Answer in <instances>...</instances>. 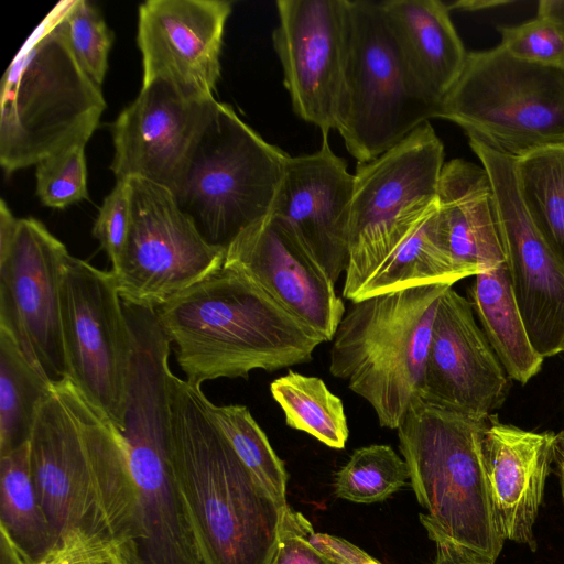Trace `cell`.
<instances>
[{"mask_svg": "<svg viewBox=\"0 0 564 564\" xmlns=\"http://www.w3.org/2000/svg\"><path fill=\"white\" fill-rule=\"evenodd\" d=\"M30 463L55 547L100 550L141 541L124 440L69 378L53 383L40 406Z\"/></svg>", "mask_w": 564, "mask_h": 564, "instance_id": "6da1fadb", "label": "cell"}, {"mask_svg": "<svg viewBox=\"0 0 564 564\" xmlns=\"http://www.w3.org/2000/svg\"><path fill=\"white\" fill-rule=\"evenodd\" d=\"M199 387L173 377L171 466L203 564H270L289 505L238 457Z\"/></svg>", "mask_w": 564, "mask_h": 564, "instance_id": "7a4b0ae2", "label": "cell"}, {"mask_svg": "<svg viewBox=\"0 0 564 564\" xmlns=\"http://www.w3.org/2000/svg\"><path fill=\"white\" fill-rule=\"evenodd\" d=\"M175 345L176 361L195 387L245 378L312 360L325 339L243 273L223 267L154 308Z\"/></svg>", "mask_w": 564, "mask_h": 564, "instance_id": "3957f363", "label": "cell"}, {"mask_svg": "<svg viewBox=\"0 0 564 564\" xmlns=\"http://www.w3.org/2000/svg\"><path fill=\"white\" fill-rule=\"evenodd\" d=\"M59 4L7 68L0 90V163L10 174L84 145L106 107L58 29Z\"/></svg>", "mask_w": 564, "mask_h": 564, "instance_id": "277c9868", "label": "cell"}, {"mask_svg": "<svg viewBox=\"0 0 564 564\" xmlns=\"http://www.w3.org/2000/svg\"><path fill=\"white\" fill-rule=\"evenodd\" d=\"M451 286L430 284L356 301L338 324L329 371L371 405L383 427L397 430L420 394L437 305Z\"/></svg>", "mask_w": 564, "mask_h": 564, "instance_id": "5b68a950", "label": "cell"}, {"mask_svg": "<svg viewBox=\"0 0 564 564\" xmlns=\"http://www.w3.org/2000/svg\"><path fill=\"white\" fill-rule=\"evenodd\" d=\"M488 419L415 398L398 426L417 502L445 535L496 562L505 539L491 510L482 441Z\"/></svg>", "mask_w": 564, "mask_h": 564, "instance_id": "8992f818", "label": "cell"}, {"mask_svg": "<svg viewBox=\"0 0 564 564\" xmlns=\"http://www.w3.org/2000/svg\"><path fill=\"white\" fill-rule=\"evenodd\" d=\"M289 158L216 101L170 191L203 238L227 249L271 214Z\"/></svg>", "mask_w": 564, "mask_h": 564, "instance_id": "52a82bcc", "label": "cell"}, {"mask_svg": "<svg viewBox=\"0 0 564 564\" xmlns=\"http://www.w3.org/2000/svg\"><path fill=\"white\" fill-rule=\"evenodd\" d=\"M436 118L513 159L564 145V68L516 58L500 45L468 52Z\"/></svg>", "mask_w": 564, "mask_h": 564, "instance_id": "ba28073f", "label": "cell"}, {"mask_svg": "<svg viewBox=\"0 0 564 564\" xmlns=\"http://www.w3.org/2000/svg\"><path fill=\"white\" fill-rule=\"evenodd\" d=\"M438 107L413 75L381 2L348 0L336 127L348 152L373 160L436 118Z\"/></svg>", "mask_w": 564, "mask_h": 564, "instance_id": "9c48e42d", "label": "cell"}, {"mask_svg": "<svg viewBox=\"0 0 564 564\" xmlns=\"http://www.w3.org/2000/svg\"><path fill=\"white\" fill-rule=\"evenodd\" d=\"M444 164L443 143L429 122L376 159L358 162L345 280L381 259L432 209Z\"/></svg>", "mask_w": 564, "mask_h": 564, "instance_id": "30bf717a", "label": "cell"}, {"mask_svg": "<svg viewBox=\"0 0 564 564\" xmlns=\"http://www.w3.org/2000/svg\"><path fill=\"white\" fill-rule=\"evenodd\" d=\"M61 318L68 378L120 431L131 336L113 272L68 254Z\"/></svg>", "mask_w": 564, "mask_h": 564, "instance_id": "8fae6325", "label": "cell"}, {"mask_svg": "<svg viewBox=\"0 0 564 564\" xmlns=\"http://www.w3.org/2000/svg\"><path fill=\"white\" fill-rule=\"evenodd\" d=\"M131 228L115 274L123 302L156 308L224 267L226 249L208 243L172 192L129 178Z\"/></svg>", "mask_w": 564, "mask_h": 564, "instance_id": "7c38bea8", "label": "cell"}, {"mask_svg": "<svg viewBox=\"0 0 564 564\" xmlns=\"http://www.w3.org/2000/svg\"><path fill=\"white\" fill-rule=\"evenodd\" d=\"M68 251L34 218L19 219L0 254V328L52 383L68 378L61 318V286Z\"/></svg>", "mask_w": 564, "mask_h": 564, "instance_id": "4fadbf2b", "label": "cell"}, {"mask_svg": "<svg viewBox=\"0 0 564 564\" xmlns=\"http://www.w3.org/2000/svg\"><path fill=\"white\" fill-rule=\"evenodd\" d=\"M468 143L492 184L510 281L530 341L543 359L555 356L564 351V267L523 205L516 159Z\"/></svg>", "mask_w": 564, "mask_h": 564, "instance_id": "5bb4252c", "label": "cell"}, {"mask_svg": "<svg viewBox=\"0 0 564 564\" xmlns=\"http://www.w3.org/2000/svg\"><path fill=\"white\" fill-rule=\"evenodd\" d=\"M273 46L293 111L327 135L337 127L348 0H279Z\"/></svg>", "mask_w": 564, "mask_h": 564, "instance_id": "9a60e30c", "label": "cell"}, {"mask_svg": "<svg viewBox=\"0 0 564 564\" xmlns=\"http://www.w3.org/2000/svg\"><path fill=\"white\" fill-rule=\"evenodd\" d=\"M225 267L257 283L283 308L330 341L345 314L335 282L294 231L269 215L228 246Z\"/></svg>", "mask_w": 564, "mask_h": 564, "instance_id": "2e32d148", "label": "cell"}, {"mask_svg": "<svg viewBox=\"0 0 564 564\" xmlns=\"http://www.w3.org/2000/svg\"><path fill=\"white\" fill-rule=\"evenodd\" d=\"M506 371L476 323L471 303L452 286L434 317L419 398L475 419H488L508 393Z\"/></svg>", "mask_w": 564, "mask_h": 564, "instance_id": "e0dca14e", "label": "cell"}, {"mask_svg": "<svg viewBox=\"0 0 564 564\" xmlns=\"http://www.w3.org/2000/svg\"><path fill=\"white\" fill-rule=\"evenodd\" d=\"M231 3L225 0H148L139 8L143 84L161 78L185 95L214 98Z\"/></svg>", "mask_w": 564, "mask_h": 564, "instance_id": "ac0fdd59", "label": "cell"}, {"mask_svg": "<svg viewBox=\"0 0 564 564\" xmlns=\"http://www.w3.org/2000/svg\"><path fill=\"white\" fill-rule=\"evenodd\" d=\"M216 101L188 97L166 79L143 84L112 126L117 181L140 177L171 189Z\"/></svg>", "mask_w": 564, "mask_h": 564, "instance_id": "d6986e66", "label": "cell"}, {"mask_svg": "<svg viewBox=\"0 0 564 564\" xmlns=\"http://www.w3.org/2000/svg\"><path fill=\"white\" fill-rule=\"evenodd\" d=\"M352 193L354 174L323 135L316 152L290 155L271 209L334 282L348 265Z\"/></svg>", "mask_w": 564, "mask_h": 564, "instance_id": "ffe728a7", "label": "cell"}, {"mask_svg": "<svg viewBox=\"0 0 564 564\" xmlns=\"http://www.w3.org/2000/svg\"><path fill=\"white\" fill-rule=\"evenodd\" d=\"M556 434L532 432L488 417L482 451L489 499L506 540L536 550L533 528L554 459Z\"/></svg>", "mask_w": 564, "mask_h": 564, "instance_id": "44dd1931", "label": "cell"}, {"mask_svg": "<svg viewBox=\"0 0 564 564\" xmlns=\"http://www.w3.org/2000/svg\"><path fill=\"white\" fill-rule=\"evenodd\" d=\"M435 224L444 250L471 275L506 262L494 188L482 165L463 159L444 164Z\"/></svg>", "mask_w": 564, "mask_h": 564, "instance_id": "7402d4cb", "label": "cell"}, {"mask_svg": "<svg viewBox=\"0 0 564 564\" xmlns=\"http://www.w3.org/2000/svg\"><path fill=\"white\" fill-rule=\"evenodd\" d=\"M381 4L413 75L441 104L468 54L448 7L438 0H388Z\"/></svg>", "mask_w": 564, "mask_h": 564, "instance_id": "603a6c76", "label": "cell"}, {"mask_svg": "<svg viewBox=\"0 0 564 564\" xmlns=\"http://www.w3.org/2000/svg\"><path fill=\"white\" fill-rule=\"evenodd\" d=\"M436 204L389 252L357 276L345 280L343 295L351 302L416 286L471 276L442 247L435 224Z\"/></svg>", "mask_w": 564, "mask_h": 564, "instance_id": "cb8c5ba5", "label": "cell"}, {"mask_svg": "<svg viewBox=\"0 0 564 564\" xmlns=\"http://www.w3.org/2000/svg\"><path fill=\"white\" fill-rule=\"evenodd\" d=\"M470 289L476 312L507 376L525 384L540 371L543 358L533 348L512 290L507 262L475 275Z\"/></svg>", "mask_w": 564, "mask_h": 564, "instance_id": "d4e9b609", "label": "cell"}, {"mask_svg": "<svg viewBox=\"0 0 564 564\" xmlns=\"http://www.w3.org/2000/svg\"><path fill=\"white\" fill-rule=\"evenodd\" d=\"M0 530L32 560L56 546L33 482L30 442L0 455Z\"/></svg>", "mask_w": 564, "mask_h": 564, "instance_id": "484cf974", "label": "cell"}, {"mask_svg": "<svg viewBox=\"0 0 564 564\" xmlns=\"http://www.w3.org/2000/svg\"><path fill=\"white\" fill-rule=\"evenodd\" d=\"M53 383L0 328V455L31 440L36 416Z\"/></svg>", "mask_w": 564, "mask_h": 564, "instance_id": "4316f807", "label": "cell"}, {"mask_svg": "<svg viewBox=\"0 0 564 564\" xmlns=\"http://www.w3.org/2000/svg\"><path fill=\"white\" fill-rule=\"evenodd\" d=\"M516 176L528 214L564 267V145L516 159Z\"/></svg>", "mask_w": 564, "mask_h": 564, "instance_id": "83f0119b", "label": "cell"}, {"mask_svg": "<svg viewBox=\"0 0 564 564\" xmlns=\"http://www.w3.org/2000/svg\"><path fill=\"white\" fill-rule=\"evenodd\" d=\"M270 391L290 427L328 447H345L349 429L343 402L322 379L289 370L271 382Z\"/></svg>", "mask_w": 564, "mask_h": 564, "instance_id": "f1b7e54d", "label": "cell"}, {"mask_svg": "<svg viewBox=\"0 0 564 564\" xmlns=\"http://www.w3.org/2000/svg\"><path fill=\"white\" fill-rule=\"evenodd\" d=\"M208 408L241 462L274 498L288 505V474L284 463L273 451L248 408L240 404L216 405L210 401Z\"/></svg>", "mask_w": 564, "mask_h": 564, "instance_id": "f546056e", "label": "cell"}, {"mask_svg": "<svg viewBox=\"0 0 564 564\" xmlns=\"http://www.w3.org/2000/svg\"><path fill=\"white\" fill-rule=\"evenodd\" d=\"M410 479L409 469L388 445H370L356 449L335 475L337 497L357 503L386 500Z\"/></svg>", "mask_w": 564, "mask_h": 564, "instance_id": "4dcf8cb0", "label": "cell"}, {"mask_svg": "<svg viewBox=\"0 0 564 564\" xmlns=\"http://www.w3.org/2000/svg\"><path fill=\"white\" fill-rule=\"evenodd\" d=\"M58 29L78 66L100 86L113 36L98 9L86 0L61 2Z\"/></svg>", "mask_w": 564, "mask_h": 564, "instance_id": "1f68e13d", "label": "cell"}, {"mask_svg": "<svg viewBox=\"0 0 564 564\" xmlns=\"http://www.w3.org/2000/svg\"><path fill=\"white\" fill-rule=\"evenodd\" d=\"M84 148L72 147L36 164V194L43 205L65 208L88 197Z\"/></svg>", "mask_w": 564, "mask_h": 564, "instance_id": "d6a6232c", "label": "cell"}, {"mask_svg": "<svg viewBox=\"0 0 564 564\" xmlns=\"http://www.w3.org/2000/svg\"><path fill=\"white\" fill-rule=\"evenodd\" d=\"M500 46L516 58L543 66L564 68V28L536 15L516 25H497Z\"/></svg>", "mask_w": 564, "mask_h": 564, "instance_id": "836d02e7", "label": "cell"}, {"mask_svg": "<svg viewBox=\"0 0 564 564\" xmlns=\"http://www.w3.org/2000/svg\"><path fill=\"white\" fill-rule=\"evenodd\" d=\"M131 228L130 186L128 180L117 181L105 198L93 227V236L107 253L112 270L124 252Z\"/></svg>", "mask_w": 564, "mask_h": 564, "instance_id": "e575fe53", "label": "cell"}, {"mask_svg": "<svg viewBox=\"0 0 564 564\" xmlns=\"http://www.w3.org/2000/svg\"><path fill=\"white\" fill-rule=\"evenodd\" d=\"M290 516L299 533L338 564H380L366 552L341 538L315 532L311 523L300 512L291 510Z\"/></svg>", "mask_w": 564, "mask_h": 564, "instance_id": "d590c367", "label": "cell"}, {"mask_svg": "<svg viewBox=\"0 0 564 564\" xmlns=\"http://www.w3.org/2000/svg\"><path fill=\"white\" fill-rule=\"evenodd\" d=\"M291 508L285 511L276 549L270 564H338L313 546L295 529Z\"/></svg>", "mask_w": 564, "mask_h": 564, "instance_id": "8d00e7d4", "label": "cell"}, {"mask_svg": "<svg viewBox=\"0 0 564 564\" xmlns=\"http://www.w3.org/2000/svg\"><path fill=\"white\" fill-rule=\"evenodd\" d=\"M420 521L436 545L433 564H495L486 555L445 535L425 514H420Z\"/></svg>", "mask_w": 564, "mask_h": 564, "instance_id": "74e56055", "label": "cell"}, {"mask_svg": "<svg viewBox=\"0 0 564 564\" xmlns=\"http://www.w3.org/2000/svg\"><path fill=\"white\" fill-rule=\"evenodd\" d=\"M19 219H17L6 202L1 199L0 203V254L4 253L12 243L17 230Z\"/></svg>", "mask_w": 564, "mask_h": 564, "instance_id": "f35d334b", "label": "cell"}, {"mask_svg": "<svg viewBox=\"0 0 564 564\" xmlns=\"http://www.w3.org/2000/svg\"><path fill=\"white\" fill-rule=\"evenodd\" d=\"M538 15L549 18L564 28V0L539 1Z\"/></svg>", "mask_w": 564, "mask_h": 564, "instance_id": "ab89813d", "label": "cell"}, {"mask_svg": "<svg viewBox=\"0 0 564 564\" xmlns=\"http://www.w3.org/2000/svg\"><path fill=\"white\" fill-rule=\"evenodd\" d=\"M510 3L512 2L506 0H460L448 6V9H456L462 11H481Z\"/></svg>", "mask_w": 564, "mask_h": 564, "instance_id": "60d3db41", "label": "cell"}, {"mask_svg": "<svg viewBox=\"0 0 564 564\" xmlns=\"http://www.w3.org/2000/svg\"><path fill=\"white\" fill-rule=\"evenodd\" d=\"M113 561L116 564H144L135 542L122 545L113 555Z\"/></svg>", "mask_w": 564, "mask_h": 564, "instance_id": "b9f144b4", "label": "cell"}, {"mask_svg": "<svg viewBox=\"0 0 564 564\" xmlns=\"http://www.w3.org/2000/svg\"><path fill=\"white\" fill-rule=\"evenodd\" d=\"M553 462L556 465V474L558 476L561 495L564 505V430L556 434Z\"/></svg>", "mask_w": 564, "mask_h": 564, "instance_id": "7bdbcfd3", "label": "cell"}, {"mask_svg": "<svg viewBox=\"0 0 564 564\" xmlns=\"http://www.w3.org/2000/svg\"><path fill=\"white\" fill-rule=\"evenodd\" d=\"M94 564H116V563H115L113 556H112L110 560L97 562V563H94Z\"/></svg>", "mask_w": 564, "mask_h": 564, "instance_id": "ee69618b", "label": "cell"}]
</instances>
